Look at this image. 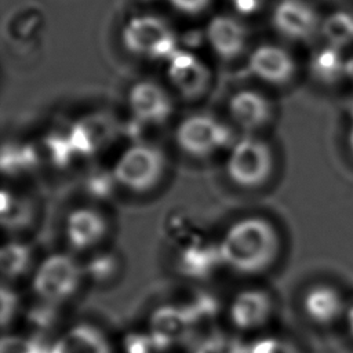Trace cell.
Masks as SVG:
<instances>
[{"label": "cell", "instance_id": "obj_7", "mask_svg": "<svg viewBox=\"0 0 353 353\" xmlns=\"http://www.w3.org/2000/svg\"><path fill=\"white\" fill-rule=\"evenodd\" d=\"M276 313L273 295L258 285L236 291L226 307V317L234 332L259 334L272 321Z\"/></svg>", "mask_w": 353, "mask_h": 353}, {"label": "cell", "instance_id": "obj_8", "mask_svg": "<svg viewBox=\"0 0 353 353\" xmlns=\"http://www.w3.org/2000/svg\"><path fill=\"white\" fill-rule=\"evenodd\" d=\"M106 215L94 205L72 208L63 219V239L68 251L80 255L97 251L109 236Z\"/></svg>", "mask_w": 353, "mask_h": 353}, {"label": "cell", "instance_id": "obj_21", "mask_svg": "<svg viewBox=\"0 0 353 353\" xmlns=\"http://www.w3.org/2000/svg\"><path fill=\"white\" fill-rule=\"evenodd\" d=\"M190 353H247V346L243 347L234 335L215 332L199 341Z\"/></svg>", "mask_w": 353, "mask_h": 353}, {"label": "cell", "instance_id": "obj_4", "mask_svg": "<svg viewBox=\"0 0 353 353\" xmlns=\"http://www.w3.org/2000/svg\"><path fill=\"white\" fill-rule=\"evenodd\" d=\"M273 171L274 154L268 142L245 135L230 146L225 174L236 188L258 190L270 181Z\"/></svg>", "mask_w": 353, "mask_h": 353}, {"label": "cell", "instance_id": "obj_9", "mask_svg": "<svg viewBox=\"0 0 353 353\" xmlns=\"http://www.w3.org/2000/svg\"><path fill=\"white\" fill-rule=\"evenodd\" d=\"M324 12L310 0H279L272 11L273 28L287 40L309 43L320 37Z\"/></svg>", "mask_w": 353, "mask_h": 353}, {"label": "cell", "instance_id": "obj_12", "mask_svg": "<svg viewBox=\"0 0 353 353\" xmlns=\"http://www.w3.org/2000/svg\"><path fill=\"white\" fill-rule=\"evenodd\" d=\"M128 108L137 120L159 125L170 119L174 105L168 92L159 83L143 80L130 88Z\"/></svg>", "mask_w": 353, "mask_h": 353}, {"label": "cell", "instance_id": "obj_17", "mask_svg": "<svg viewBox=\"0 0 353 353\" xmlns=\"http://www.w3.org/2000/svg\"><path fill=\"white\" fill-rule=\"evenodd\" d=\"M320 37L324 44L335 47L347 55L353 52V3L324 12Z\"/></svg>", "mask_w": 353, "mask_h": 353}, {"label": "cell", "instance_id": "obj_25", "mask_svg": "<svg viewBox=\"0 0 353 353\" xmlns=\"http://www.w3.org/2000/svg\"><path fill=\"white\" fill-rule=\"evenodd\" d=\"M346 143L353 154V113L349 116L346 121Z\"/></svg>", "mask_w": 353, "mask_h": 353}, {"label": "cell", "instance_id": "obj_18", "mask_svg": "<svg viewBox=\"0 0 353 353\" xmlns=\"http://www.w3.org/2000/svg\"><path fill=\"white\" fill-rule=\"evenodd\" d=\"M346 66L347 54L323 43L312 55L309 70L317 81L334 85L346 81Z\"/></svg>", "mask_w": 353, "mask_h": 353}, {"label": "cell", "instance_id": "obj_1", "mask_svg": "<svg viewBox=\"0 0 353 353\" xmlns=\"http://www.w3.org/2000/svg\"><path fill=\"white\" fill-rule=\"evenodd\" d=\"M215 245L222 268L243 277H256L279 259L281 237L270 219L245 215L230 222Z\"/></svg>", "mask_w": 353, "mask_h": 353}, {"label": "cell", "instance_id": "obj_3", "mask_svg": "<svg viewBox=\"0 0 353 353\" xmlns=\"http://www.w3.org/2000/svg\"><path fill=\"white\" fill-rule=\"evenodd\" d=\"M163 150L148 142L127 146L116 159L110 176L123 190L143 194L154 190L165 175Z\"/></svg>", "mask_w": 353, "mask_h": 353}, {"label": "cell", "instance_id": "obj_16", "mask_svg": "<svg viewBox=\"0 0 353 353\" xmlns=\"http://www.w3.org/2000/svg\"><path fill=\"white\" fill-rule=\"evenodd\" d=\"M51 353H113V347L99 327L92 323H77L55 339Z\"/></svg>", "mask_w": 353, "mask_h": 353}, {"label": "cell", "instance_id": "obj_2", "mask_svg": "<svg viewBox=\"0 0 353 353\" xmlns=\"http://www.w3.org/2000/svg\"><path fill=\"white\" fill-rule=\"evenodd\" d=\"M87 277L77 255L59 251L36 263L32 272V291L46 305L58 306L72 301Z\"/></svg>", "mask_w": 353, "mask_h": 353}, {"label": "cell", "instance_id": "obj_5", "mask_svg": "<svg viewBox=\"0 0 353 353\" xmlns=\"http://www.w3.org/2000/svg\"><path fill=\"white\" fill-rule=\"evenodd\" d=\"M124 48L148 59H170L178 51V36L159 15L143 14L128 19L121 30Z\"/></svg>", "mask_w": 353, "mask_h": 353}, {"label": "cell", "instance_id": "obj_14", "mask_svg": "<svg viewBox=\"0 0 353 353\" xmlns=\"http://www.w3.org/2000/svg\"><path fill=\"white\" fill-rule=\"evenodd\" d=\"M228 109L233 123L247 134L263 128L273 112L270 101L255 90L236 91L229 99Z\"/></svg>", "mask_w": 353, "mask_h": 353}, {"label": "cell", "instance_id": "obj_15", "mask_svg": "<svg viewBox=\"0 0 353 353\" xmlns=\"http://www.w3.org/2000/svg\"><path fill=\"white\" fill-rule=\"evenodd\" d=\"M301 307L310 323L328 327L345 316L347 306L336 288L328 284H316L303 292Z\"/></svg>", "mask_w": 353, "mask_h": 353}, {"label": "cell", "instance_id": "obj_6", "mask_svg": "<svg viewBox=\"0 0 353 353\" xmlns=\"http://www.w3.org/2000/svg\"><path fill=\"white\" fill-rule=\"evenodd\" d=\"M178 148L193 159H207L230 145L232 135L226 124L207 113L185 117L175 130Z\"/></svg>", "mask_w": 353, "mask_h": 353}, {"label": "cell", "instance_id": "obj_10", "mask_svg": "<svg viewBox=\"0 0 353 353\" xmlns=\"http://www.w3.org/2000/svg\"><path fill=\"white\" fill-rule=\"evenodd\" d=\"M248 68L259 80L277 87L291 84L298 72L291 51L279 44L258 46L248 58Z\"/></svg>", "mask_w": 353, "mask_h": 353}, {"label": "cell", "instance_id": "obj_20", "mask_svg": "<svg viewBox=\"0 0 353 353\" xmlns=\"http://www.w3.org/2000/svg\"><path fill=\"white\" fill-rule=\"evenodd\" d=\"M188 319L183 312L174 309L159 310L152 320V332L165 342L179 341L188 334Z\"/></svg>", "mask_w": 353, "mask_h": 353}, {"label": "cell", "instance_id": "obj_24", "mask_svg": "<svg viewBox=\"0 0 353 353\" xmlns=\"http://www.w3.org/2000/svg\"><path fill=\"white\" fill-rule=\"evenodd\" d=\"M234 11L240 15L256 14L266 0H229Z\"/></svg>", "mask_w": 353, "mask_h": 353}, {"label": "cell", "instance_id": "obj_23", "mask_svg": "<svg viewBox=\"0 0 353 353\" xmlns=\"http://www.w3.org/2000/svg\"><path fill=\"white\" fill-rule=\"evenodd\" d=\"M167 3L178 12L189 17H196L204 12L211 0H167Z\"/></svg>", "mask_w": 353, "mask_h": 353}, {"label": "cell", "instance_id": "obj_27", "mask_svg": "<svg viewBox=\"0 0 353 353\" xmlns=\"http://www.w3.org/2000/svg\"><path fill=\"white\" fill-rule=\"evenodd\" d=\"M350 1H352V3H353V0H350Z\"/></svg>", "mask_w": 353, "mask_h": 353}, {"label": "cell", "instance_id": "obj_11", "mask_svg": "<svg viewBox=\"0 0 353 353\" xmlns=\"http://www.w3.org/2000/svg\"><path fill=\"white\" fill-rule=\"evenodd\" d=\"M167 76L171 85L185 99L200 98L210 87L211 72L193 52L178 50L170 59Z\"/></svg>", "mask_w": 353, "mask_h": 353}, {"label": "cell", "instance_id": "obj_19", "mask_svg": "<svg viewBox=\"0 0 353 353\" xmlns=\"http://www.w3.org/2000/svg\"><path fill=\"white\" fill-rule=\"evenodd\" d=\"M32 252L29 247L19 241H10L3 247L1 252V272L3 277L17 280L26 274L29 270L33 272Z\"/></svg>", "mask_w": 353, "mask_h": 353}, {"label": "cell", "instance_id": "obj_13", "mask_svg": "<svg viewBox=\"0 0 353 353\" xmlns=\"http://www.w3.org/2000/svg\"><path fill=\"white\" fill-rule=\"evenodd\" d=\"M247 26L233 15H215L205 28V39L211 50L223 61L239 58L248 46Z\"/></svg>", "mask_w": 353, "mask_h": 353}, {"label": "cell", "instance_id": "obj_22", "mask_svg": "<svg viewBox=\"0 0 353 353\" xmlns=\"http://www.w3.org/2000/svg\"><path fill=\"white\" fill-rule=\"evenodd\" d=\"M247 353H299L295 343L281 336H259L252 345L247 346Z\"/></svg>", "mask_w": 353, "mask_h": 353}, {"label": "cell", "instance_id": "obj_26", "mask_svg": "<svg viewBox=\"0 0 353 353\" xmlns=\"http://www.w3.org/2000/svg\"><path fill=\"white\" fill-rule=\"evenodd\" d=\"M343 319H345L346 328H347V331H349L350 336L353 338V303H352V305H349V306L346 307V312H345Z\"/></svg>", "mask_w": 353, "mask_h": 353}]
</instances>
